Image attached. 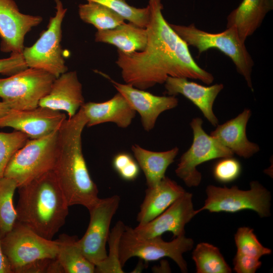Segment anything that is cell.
<instances>
[{"instance_id":"cell-1","label":"cell","mask_w":273,"mask_h":273,"mask_svg":"<svg viewBox=\"0 0 273 273\" xmlns=\"http://www.w3.org/2000/svg\"><path fill=\"white\" fill-rule=\"evenodd\" d=\"M147 41L142 51L117 50L116 64L125 83L143 90L164 83L168 76L198 79L207 84L214 80L210 72L195 62L186 42L163 17L161 0H149Z\"/></svg>"},{"instance_id":"cell-2","label":"cell","mask_w":273,"mask_h":273,"mask_svg":"<svg viewBox=\"0 0 273 273\" xmlns=\"http://www.w3.org/2000/svg\"><path fill=\"white\" fill-rule=\"evenodd\" d=\"M86 124L82 108L64 120L58 130L57 159L53 171L69 206L80 205L89 210L100 198L82 153L81 136Z\"/></svg>"},{"instance_id":"cell-3","label":"cell","mask_w":273,"mask_h":273,"mask_svg":"<svg viewBox=\"0 0 273 273\" xmlns=\"http://www.w3.org/2000/svg\"><path fill=\"white\" fill-rule=\"evenodd\" d=\"M17 220L52 240L65 222L69 207L53 170L20 186Z\"/></svg>"},{"instance_id":"cell-4","label":"cell","mask_w":273,"mask_h":273,"mask_svg":"<svg viewBox=\"0 0 273 273\" xmlns=\"http://www.w3.org/2000/svg\"><path fill=\"white\" fill-rule=\"evenodd\" d=\"M170 25L188 46L196 48L199 55L214 48L229 57L253 91L251 74L254 61L235 27H226L219 33H210L197 28L194 23L188 26L170 23Z\"/></svg>"},{"instance_id":"cell-5","label":"cell","mask_w":273,"mask_h":273,"mask_svg":"<svg viewBox=\"0 0 273 273\" xmlns=\"http://www.w3.org/2000/svg\"><path fill=\"white\" fill-rule=\"evenodd\" d=\"M58 130L42 138L29 139L8 162L4 176L18 188L53 170L57 159Z\"/></svg>"},{"instance_id":"cell-6","label":"cell","mask_w":273,"mask_h":273,"mask_svg":"<svg viewBox=\"0 0 273 273\" xmlns=\"http://www.w3.org/2000/svg\"><path fill=\"white\" fill-rule=\"evenodd\" d=\"M194 241L185 235L171 241H164L161 236L142 238L133 228L125 226L119 243V260L122 267L131 257H138L145 261H155L167 257L172 259L183 272H187V263L183 254L193 247Z\"/></svg>"},{"instance_id":"cell-7","label":"cell","mask_w":273,"mask_h":273,"mask_svg":"<svg viewBox=\"0 0 273 273\" xmlns=\"http://www.w3.org/2000/svg\"><path fill=\"white\" fill-rule=\"evenodd\" d=\"M206 199L203 206L196 210L211 212L235 213L244 210L256 212L260 217L270 215L271 194L257 181L250 183V189L242 190L237 186L231 188L209 185L206 189Z\"/></svg>"},{"instance_id":"cell-8","label":"cell","mask_w":273,"mask_h":273,"mask_svg":"<svg viewBox=\"0 0 273 273\" xmlns=\"http://www.w3.org/2000/svg\"><path fill=\"white\" fill-rule=\"evenodd\" d=\"M1 243L12 273H21L37 260L56 258L58 249L56 240L43 238L17 220L12 229L1 237Z\"/></svg>"},{"instance_id":"cell-9","label":"cell","mask_w":273,"mask_h":273,"mask_svg":"<svg viewBox=\"0 0 273 273\" xmlns=\"http://www.w3.org/2000/svg\"><path fill=\"white\" fill-rule=\"evenodd\" d=\"M56 14L49 20L47 29L31 47H24L22 54L29 68L45 71L56 78L67 71L61 44L62 24L67 9L61 0H55Z\"/></svg>"},{"instance_id":"cell-10","label":"cell","mask_w":273,"mask_h":273,"mask_svg":"<svg viewBox=\"0 0 273 273\" xmlns=\"http://www.w3.org/2000/svg\"><path fill=\"white\" fill-rule=\"evenodd\" d=\"M56 77L33 68L0 78V98L11 109L29 110L38 107L40 100L50 92Z\"/></svg>"},{"instance_id":"cell-11","label":"cell","mask_w":273,"mask_h":273,"mask_svg":"<svg viewBox=\"0 0 273 273\" xmlns=\"http://www.w3.org/2000/svg\"><path fill=\"white\" fill-rule=\"evenodd\" d=\"M203 122L200 117H195L191 121L193 142L180 157L175 170L176 175L188 187H197L201 181L202 174L197 169L198 165L212 159L233 157L234 155L204 131Z\"/></svg>"},{"instance_id":"cell-12","label":"cell","mask_w":273,"mask_h":273,"mask_svg":"<svg viewBox=\"0 0 273 273\" xmlns=\"http://www.w3.org/2000/svg\"><path fill=\"white\" fill-rule=\"evenodd\" d=\"M120 198L114 195L100 199L88 210L90 220L87 229L77 244L85 257L95 265L107 256L106 243L112 218L120 204Z\"/></svg>"},{"instance_id":"cell-13","label":"cell","mask_w":273,"mask_h":273,"mask_svg":"<svg viewBox=\"0 0 273 273\" xmlns=\"http://www.w3.org/2000/svg\"><path fill=\"white\" fill-rule=\"evenodd\" d=\"M67 118L59 111L38 106L29 110L11 109L0 118V127H10L36 139L58 130Z\"/></svg>"},{"instance_id":"cell-14","label":"cell","mask_w":273,"mask_h":273,"mask_svg":"<svg viewBox=\"0 0 273 273\" xmlns=\"http://www.w3.org/2000/svg\"><path fill=\"white\" fill-rule=\"evenodd\" d=\"M198 213L195 210L192 194L186 192L162 213L149 222L133 228L134 234L142 238L162 236L171 232L174 238L185 235L186 225Z\"/></svg>"},{"instance_id":"cell-15","label":"cell","mask_w":273,"mask_h":273,"mask_svg":"<svg viewBox=\"0 0 273 273\" xmlns=\"http://www.w3.org/2000/svg\"><path fill=\"white\" fill-rule=\"evenodd\" d=\"M42 19L39 16L21 13L14 0H0L1 51L22 53L25 35Z\"/></svg>"},{"instance_id":"cell-16","label":"cell","mask_w":273,"mask_h":273,"mask_svg":"<svg viewBox=\"0 0 273 273\" xmlns=\"http://www.w3.org/2000/svg\"><path fill=\"white\" fill-rule=\"evenodd\" d=\"M108 79L114 87L129 102L141 117L144 129L149 131L154 128L157 119L162 112L175 108L178 99L174 96H156L130 84L119 83L107 75L100 72Z\"/></svg>"},{"instance_id":"cell-17","label":"cell","mask_w":273,"mask_h":273,"mask_svg":"<svg viewBox=\"0 0 273 273\" xmlns=\"http://www.w3.org/2000/svg\"><path fill=\"white\" fill-rule=\"evenodd\" d=\"M84 104L82 86L75 71H66L54 80L49 93L38 106L64 111L68 118L75 115Z\"/></svg>"},{"instance_id":"cell-18","label":"cell","mask_w":273,"mask_h":273,"mask_svg":"<svg viewBox=\"0 0 273 273\" xmlns=\"http://www.w3.org/2000/svg\"><path fill=\"white\" fill-rule=\"evenodd\" d=\"M166 94L176 96L180 94L191 101L201 111L205 118L213 125L218 124V120L213 111L214 101L223 89L222 83L209 86L202 85L188 78L168 76L164 82Z\"/></svg>"},{"instance_id":"cell-19","label":"cell","mask_w":273,"mask_h":273,"mask_svg":"<svg viewBox=\"0 0 273 273\" xmlns=\"http://www.w3.org/2000/svg\"><path fill=\"white\" fill-rule=\"evenodd\" d=\"M251 114L249 109H245L236 117L217 124L210 135L234 154L250 158L260 150L259 146L250 142L246 135V126Z\"/></svg>"},{"instance_id":"cell-20","label":"cell","mask_w":273,"mask_h":273,"mask_svg":"<svg viewBox=\"0 0 273 273\" xmlns=\"http://www.w3.org/2000/svg\"><path fill=\"white\" fill-rule=\"evenodd\" d=\"M81 107L87 119V127L113 122L125 128L130 125L136 113L127 100L118 92L106 101L84 103Z\"/></svg>"},{"instance_id":"cell-21","label":"cell","mask_w":273,"mask_h":273,"mask_svg":"<svg viewBox=\"0 0 273 273\" xmlns=\"http://www.w3.org/2000/svg\"><path fill=\"white\" fill-rule=\"evenodd\" d=\"M186 192L176 182L166 176L156 186L148 188L136 216L138 225L154 219Z\"/></svg>"},{"instance_id":"cell-22","label":"cell","mask_w":273,"mask_h":273,"mask_svg":"<svg viewBox=\"0 0 273 273\" xmlns=\"http://www.w3.org/2000/svg\"><path fill=\"white\" fill-rule=\"evenodd\" d=\"M273 9V0H242L227 17L226 27H235L245 42L261 25L266 15Z\"/></svg>"},{"instance_id":"cell-23","label":"cell","mask_w":273,"mask_h":273,"mask_svg":"<svg viewBox=\"0 0 273 273\" xmlns=\"http://www.w3.org/2000/svg\"><path fill=\"white\" fill-rule=\"evenodd\" d=\"M95 41L113 45L124 53L143 51L147 44V31L129 22L112 29L98 30Z\"/></svg>"},{"instance_id":"cell-24","label":"cell","mask_w":273,"mask_h":273,"mask_svg":"<svg viewBox=\"0 0 273 273\" xmlns=\"http://www.w3.org/2000/svg\"><path fill=\"white\" fill-rule=\"evenodd\" d=\"M131 150L144 173L148 188L156 186L165 176L167 168L174 162L179 152L177 147L165 151L155 152L138 145H132Z\"/></svg>"},{"instance_id":"cell-25","label":"cell","mask_w":273,"mask_h":273,"mask_svg":"<svg viewBox=\"0 0 273 273\" xmlns=\"http://www.w3.org/2000/svg\"><path fill=\"white\" fill-rule=\"evenodd\" d=\"M77 237L61 234L56 240L58 244L56 258L65 273H94L95 265L83 254L77 244Z\"/></svg>"},{"instance_id":"cell-26","label":"cell","mask_w":273,"mask_h":273,"mask_svg":"<svg viewBox=\"0 0 273 273\" xmlns=\"http://www.w3.org/2000/svg\"><path fill=\"white\" fill-rule=\"evenodd\" d=\"M80 18L93 25L98 30L114 28L124 23V19L107 7L94 2L78 6Z\"/></svg>"},{"instance_id":"cell-27","label":"cell","mask_w":273,"mask_h":273,"mask_svg":"<svg viewBox=\"0 0 273 273\" xmlns=\"http://www.w3.org/2000/svg\"><path fill=\"white\" fill-rule=\"evenodd\" d=\"M197 273H230L232 269L219 249L208 243L198 244L192 253Z\"/></svg>"},{"instance_id":"cell-28","label":"cell","mask_w":273,"mask_h":273,"mask_svg":"<svg viewBox=\"0 0 273 273\" xmlns=\"http://www.w3.org/2000/svg\"><path fill=\"white\" fill-rule=\"evenodd\" d=\"M17 184L14 179L3 176L0 179V235L9 233L17 221L13 197Z\"/></svg>"},{"instance_id":"cell-29","label":"cell","mask_w":273,"mask_h":273,"mask_svg":"<svg viewBox=\"0 0 273 273\" xmlns=\"http://www.w3.org/2000/svg\"><path fill=\"white\" fill-rule=\"evenodd\" d=\"M125 225L122 221H118L110 232L107 242L109 244V253L106 258L95 265V272L123 273L119 260V243Z\"/></svg>"},{"instance_id":"cell-30","label":"cell","mask_w":273,"mask_h":273,"mask_svg":"<svg viewBox=\"0 0 273 273\" xmlns=\"http://www.w3.org/2000/svg\"><path fill=\"white\" fill-rule=\"evenodd\" d=\"M101 4L120 15L124 20L136 25L146 28L150 20V8H137L129 5L125 0H87Z\"/></svg>"},{"instance_id":"cell-31","label":"cell","mask_w":273,"mask_h":273,"mask_svg":"<svg viewBox=\"0 0 273 273\" xmlns=\"http://www.w3.org/2000/svg\"><path fill=\"white\" fill-rule=\"evenodd\" d=\"M237 252L259 259L269 255L271 250L263 246L258 241L253 229L242 226L238 228L234 236Z\"/></svg>"},{"instance_id":"cell-32","label":"cell","mask_w":273,"mask_h":273,"mask_svg":"<svg viewBox=\"0 0 273 273\" xmlns=\"http://www.w3.org/2000/svg\"><path fill=\"white\" fill-rule=\"evenodd\" d=\"M28 139L27 135L20 131L0 132V179L4 176L5 168L12 157Z\"/></svg>"},{"instance_id":"cell-33","label":"cell","mask_w":273,"mask_h":273,"mask_svg":"<svg viewBox=\"0 0 273 273\" xmlns=\"http://www.w3.org/2000/svg\"><path fill=\"white\" fill-rule=\"evenodd\" d=\"M112 166L120 177L125 180H134L140 174V167L138 162L127 152L116 154L112 159Z\"/></svg>"},{"instance_id":"cell-34","label":"cell","mask_w":273,"mask_h":273,"mask_svg":"<svg viewBox=\"0 0 273 273\" xmlns=\"http://www.w3.org/2000/svg\"><path fill=\"white\" fill-rule=\"evenodd\" d=\"M241 172L239 161L233 157L221 158L214 166V178L221 183H229L235 180Z\"/></svg>"},{"instance_id":"cell-35","label":"cell","mask_w":273,"mask_h":273,"mask_svg":"<svg viewBox=\"0 0 273 273\" xmlns=\"http://www.w3.org/2000/svg\"><path fill=\"white\" fill-rule=\"evenodd\" d=\"M27 68L22 53L11 54L8 58L0 59V74L11 76Z\"/></svg>"},{"instance_id":"cell-36","label":"cell","mask_w":273,"mask_h":273,"mask_svg":"<svg viewBox=\"0 0 273 273\" xmlns=\"http://www.w3.org/2000/svg\"><path fill=\"white\" fill-rule=\"evenodd\" d=\"M234 269L237 273H255L261 266L259 259L239 252L233 259Z\"/></svg>"},{"instance_id":"cell-37","label":"cell","mask_w":273,"mask_h":273,"mask_svg":"<svg viewBox=\"0 0 273 273\" xmlns=\"http://www.w3.org/2000/svg\"><path fill=\"white\" fill-rule=\"evenodd\" d=\"M0 273H12L9 262L4 254L1 243L0 235Z\"/></svg>"},{"instance_id":"cell-38","label":"cell","mask_w":273,"mask_h":273,"mask_svg":"<svg viewBox=\"0 0 273 273\" xmlns=\"http://www.w3.org/2000/svg\"><path fill=\"white\" fill-rule=\"evenodd\" d=\"M11 109L10 105L4 101L0 102V118L7 114Z\"/></svg>"}]
</instances>
